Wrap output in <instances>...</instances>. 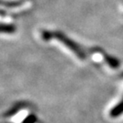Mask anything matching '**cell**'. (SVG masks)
I'll list each match as a JSON object with an SVG mask.
<instances>
[{"instance_id":"6da1fadb","label":"cell","mask_w":123,"mask_h":123,"mask_svg":"<svg viewBox=\"0 0 123 123\" xmlns=\"http://www.w3.org/2000/svg\"><path fill=\"white\" fill-rule=\"evenodd\" d=\"M42 37L43 39L45 40H49L52 37H55V38H57L58 40H60L61 42H63L64 44L66 45L68 49H70L73 52L78 56V57L80 58V59H84L85 58V54H84L78 45L74 43L73 41H71L69 38H68L67 37L63 35L60 32H49V31H43L42 32Z\"/></svg>"},{"instance_id":"7a4b0ae2","label":"cell","mask_w":123,"mask_h":123,"mask_svg":"<svg viewBox=\"0 0 123 123\" xmlns=\"http://www.w3.org/2000/svg\"><path fill=\"white\" fill-rule=\"evenodd\" d=\"M25 3V0H19V1H4V0H0V6H4L8 8H14L19 6Z\"/></svg>"},{"instance_id":"3957f363","label":"cell","mask_w":123,"mask_h":123,"mask_svg":"<svg viewBox=\"0 0 123 123\" xmlns=\"http://www.w3.org/2000/svg\"><path fill=\"white\" fill-rule=\"evenodd\" d=\"M16 27L13 25H5L0 24V33H14Z\"/></svg>"},{"instance_id":"277c9868","label":"cell","mask_w":123,"mask_h":123,"mask_svg":"<svg viewBox=\"0 0 123 123\" xmlns=\"http://www.w3.org/2000/svg\"><path fill=\"white\" fill-rule=\"evenodd\" d=\"M7 15V13L5 11V10H3V9H0V16L1 17H6Z\"/></svg>"}]
</instances>
